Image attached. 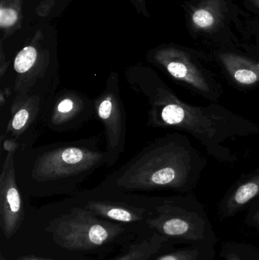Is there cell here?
<instances>
[{
    "label": "cell",
    "mask_w": 259,
    "mask_h": 260,
    "mask_svg": "<svg viewBox=\"0 0 259 260\" xmlns=\"http://www.w3.org/2000/svg\"><path fill=\"white\" fill-rule=\"evenodd\" d=\"M125 77L129 88L147 101V126L187 133L220 163L233 167L238 160L227 145L228 142L259 136L258 124L222 105L211 103L199 106L182 100L149 67H129Z\"/></svg>",
    "instance_id": "6da1fadb"
},
{
    "label": "cell",
    "mask_w": 259,
    "mask_h": 260,
    "mask_svg": "<svg viewBox=\"0 0 259 260\" xmlns=\"http://www.w3.org/2000/svg\"><path fill=\"white\" fill-rule=\"evenodd\" d=\"M207 165L206 157L189 136L174 132L149 142L99 186L126 193L170 190L192 194Z\"/></svg>",
    "instance_id": "7a4b0ae2"
},
{
    "label": "cell",
    "mask_w": 259,
    "mask_h": 260,
    "mask_svg": "<svg viewBox=\"0 0 259 260\" xmlns=\"http://www.w3.org/2000/svg\"><path fill=\"white\" fill-rule=\"evenodd\" d=\"M100 136L21 148L15 154L21 192L31 197L74 195L81 185L108 162Z\"/></svg>",
    "instance_id": "3957f363"
},
{
    "label": "cell",
    "mask_w": 259,
    "mask_h": 260,
    "mask_svg": "<svg viewBox=\"0 0 259 260\" xmlns=\"http://www.w3.org/2000/svg\"><path fill=\"white\" fill-rule=\"evenodd\" d=\"M145 222L155 233L176 242L212 245L217 243L205 207L192 194L155 197Z\"/></svg>",
    "instance_id": "277c9868"
},
{
    "label": "cell",
    "mask_w": 259,
    "mask_h": 260,
    "mask_svg": "<svg viewBox=\"0 0 259 260\" xmlns=\"http://www.w3.org/2000/svg\"><path fill=\"white\" fill-rule=\"evenodd\" d=\"M46 230L51 234L56 245L78 251L109 245L125 232L121 224L100 218L82 206H72L53 218Z\"/></svg>",
    "instance_id": "5b68a950"
},
{
    "label": "cell",
    "mask_w": 259,
    "mask_h": 260,
    "mask_svg": "<svg viewBox=\"0 0 259 260\" xmlns=\"http://www.w3.org/2000/svg\"><path fill=\"white\" fill-rule=\"evenodd\" d=\"M15 95H40L52 100L60 85L59 64L44 43L41 30L15 56L13 62Z\"/></svg>",
    "instance_id": "8992f818"
},
{
    "label": "cell",
    "mask_w": 259,
    "mask_h": 260,
    "mask_svg": "<svg viewBox=\"0 0 259 260\" xmlns=\"http://www.w3.org/2000/svg\"><path fill=\"white\" fill-rule=\"evenodd\" d=\"M147 60L173 82L211 103L223 96L220 79L190 52L173 45L161 46L147 53Z\"/></svg>",
    "instance_id": "52a82bcc"
},
{
    "label": "cell",
    "mask_w": 259,
    "mask_h": 260,
    "mask_svg": "<svg viewBox=\"0 0 259 260\" xmlns=\"http://www.w3.org/2000/svg\"><path fill=\"white\" fill-rule=\"evenodd\" d=\"M95 114L104 129L106 150L108 155L106 167L114 166L123 154L126 145V116L120 92L119 74L112 71L108 76L104 89L94 99Z\"/></svg>",
    "instance_id": "ba28073f"
},
{
    "label": "cell",
    "mask_w": 259,
    "mask_h": 260,
    "mask_svg": "<svg viewBox=\"0 0 259 260\" xmlns=\"http://www.w3.org/2000/svg\"><path fill=\"white\" fill-rule=\"evenodd\" d=\"M50 102L40 95H15L10 107V119L1 138L15 139L20 149L33 146L46 128Z\"/></svg>",
    "instance_id": "9c48e42d"
},
{
    "label": "cell",
    "mask_w": 259,
    "mask_h": 260,
    "mask_svg": "<svg viewBox=\"0 0 259 260\" xmlns=\"http://www.w3.org/2000/svg\"><path fill=\"white\" fill-rule=\"evenodd\" d=\"M94 99L74 89L58 90L49 105L46 128L56 133L76 131L92 120Z\"/></svg>",
    "instance_id": "30bf717a"
},
{
    "label": "cell",
    "mask_w": 259,
    "mask_h": 260,
    "mask_svg": "<svg viewBox=\"0 0 259 260\" xmlns=\"http://www.w3.org/2000/svg\"><path fill=\"white\" fill-rule=\"evenodd\" d=\"M15 174V154L8 153L0 173V228L6 239L19 230L24 217V201Z\"/></svg>",
    "instance_id": "8fae6325"
},
{
    "label": "cell",
    "mask_w": 259,
    "mask_h": 260,
    "mask_svg": "<svg viewBox=\"0 0 259 260\" xmlns=\"http://www.w3.org/2000/svg\"><path fill=\"white\" fill-rule=\"evenodd\" d=\"M86 191L93 196V197L85 198V203L82 204V206L92 212L97 216L115 222L136 223L147 219V217L151 215L152 206L155 200V197L152 204L149 207H147L145 206H138L135 203L128 201V200L125 198V192L117 191L120 194L121 199H120L119 195V197H117L115 192L110 189L109 191L115 195L116 199H114L113 197H98L91 190ZM114 191L115 192V190Z\"/></svg>",
    "instance_id": "7c38bea8"
},
{
    "label": "cell",
    "mask_w": 259,
    "mask_h": 260,
    "mask_svg": "<svg viewBox=\"0 0 259 260\" xmlns=\"http://www.w3.org/2000/svg\"><path fill=\"white\" fill-rule=\"evenodd\" d=\"M217 59L233 86L242 91L259 88V61L231 51L220 52Z\"/></svg>",
    "instance_id": "4fadbf2b"
},
{
    "label": "cell",
    "mask_w": 259,
    "mask_h": 260,
    "mask_svg": "<svg viewBox=\"0 0 259 260\" xmlns=\"http://www.w3.org/2000/svg\"><path fill=\"white\" fill-rule=\"evenodd\" d=\"M259 199V168L236 182L223 197L217 212L221 218H229Z\"/></svg>",
    "instance_id": "5bb4252c"
},
{
    "label": "cell",
    "mask_w": 259,
    "mask_h": 260,
    "mask_svg": "<svg viewBox=\"0 0 259 260\" xmlns=\"http://www.w3.org/2000/svg\"><path fill=\"white\" fill-rule=\"evenodd\" d=\"M226 9L224 0H202L192 11L193 30L204 33L215 31L225 19Z\"/></svg>",
    "instance_id": "9a60e30c"
},
{
    "label": "cell",
    "mask_w": 259,
    "mask_h": 260,
    "mask_svg": "<svg viewBox=\"0 0 259 260\" xmlns=\"http://www.w3.org/2000/svg\"><path fill=\"white\" fill-rule=\"evenodd\" d=\"M171 240L154 233L150 238L132 244L124 254L113 260H147L159 253Z\"/></svg>",
    "instance_id": "2e32d148"
},
{
    "label": "cell",
    "mask_w": 259,
    "mask_h": 260,
    "mask_svg": "<svg viewBox=\"0 0 259 260\" xmlns=\"http://www.w3.org/2000/svg\"><path fill=\"white\" fill-rule=\"evenodd\" d=\"M24 0H0V28L2 42L19 30L22 23Z\"/></svg>",
    "instance_id": "e0dca14e"
},
{
    "label": "cell",
    "mask_w": 259,
    "mask_h": 260,
    "mask_svg": "<svg viewBox=\"0 0 259 260\" xmlns=\"http://www.w3.org/2000/svg\"><path fill=\"white\" fill-rule=\"evenodd\" d=\"M214 255V245L212 244H188L183 248L162 255L155 260H213Z\"/></svg>",
    "instance_id": "ac0fdd59"
},
{
    "label": "cell",
    "mask_w": 259,
    "mask_h": 260,
    "mask_svg": "<svg viewBox=\"0 0 259 260\" xmlns=\"http://www.w3.org/2000/svg\"><path fill=\"white\" fill-rule=\"evenodd\" d=\"M219 255L223 260H259V248L246 243L226 241Z\"/></svg>",
    "instance_id": "d6986e66"
},
{
    "label": "cell",
    "mask_w": 259,
    "mask_h": 260,
    "mask_svg": "<svg viewBox=\"0 0 259 260\" xmlns=\"http://www.w3.org/2000/svg\"><path fill=\"white\" fill-rule=\"evenodd\" d=\"M246 224L249 227L259 229V199L249 206L246 215Z\"/></svg>",
    "instance_id": "ffe728a7"
},
{
    "label": "cell",
    "mask_w": 259,
    "mask_h": 260,
    "mask_svg": "<svg viewBox=\"0 0 259 260\" xmlns=\"http://www.w3.org/2000/svg\"><path fill=\"white\" fill-rule=\"evenodd\" d=\"M2 150L6 154L13 153L15 154L21 148L19 143L15 139L10 138H1Z\"/></svg>",
    "instance_id": "44dd1931"
},
{
    "label": "cell",
    "mask_w": 259,
    "mask_h": 260,
    "mask_svg": "<svg viewBox=\"0 0 259 260\" xmlns=\"http://www.w3.org/2000/svg\"><path fill=\"white\" fill-rule=\"evenodd\" d=\"M3 43L0 41V77L3 78L9 69L10 62L6 59V55L3 51Z\"/></svg>",
    "instance_id": "7402d4cb"
},
{
    "label": "cell",
    "mask_w": 259,
    "mask_h": 260,
    "mask_svg": "<svg viewBox=\"0 0 259 260\" xmlns=\"http://www.w3.org/2000/svg\"><path fill=\"white\" fill-rule=\"evenodd\" d=\"M136 9L137 12L146 17H149V13L146 7V0H129Z\"/></svg>",
    "instance_id": "603a6c76"
},
{
    "label": "cell",
    "mask_w": 259,
    "mask_h": 260,
    "mask_svg": "<svg viewBox=\"0 0 259 260\" xmlns=\"http://www.w3.org/2000/svg\"><path fill=\"white\" fill-rule=\"evenodd\" d=\"M53 6V2L52 0H43L38 9V12L40 15L45 16L51 10Z\"/></svg>",
    "instance_id": "cb8c5ba5"
},
{
    "label": "cell",
    "mask_w": 259,
    "mask_h": 260,
    "mask_svg": "<svg viewBox=\"0 0 259 260\" xmlns=\"http://www.w3.org/2000/svg\"><path fill=\"white\" fill-rule=\"evenodd\" d=\"M12 94V90L9 87L3 88L0 92V106L3 108L6 104V101L9 99V96Z\"/></svg>",
    "instance_id": "d4e9b609"
},
{
    "label": "cell",
    "mask_w": 259,
    "mask_h": 260,
    "mask_svg": "<svg viewBox=\"0 0 259 260\" xmlns=\"http://www.w3.org/2000/svg\"><path fill=\"white\" fill-rule=\"evenodd\" d=\"M16 260H55L48 259V258L41 257V256H33V255H27V256H23L18 258Z\"/></svg>",
    "instance_id": "484cf974"
},
{
    "label": "cell",
    "mask_w": 259,
    "mask_h": 260,
    "mask_svg": "<svg viewBox=\"0 0 259 260\" xmlns=\"http://www.w3.org/2000/svg\"><path fill=\"white\" fill-rule=\"evenodd\" d=\"M249 2H251L255 7L258 8L259 9V0H249Z\"/></svg>",
    "instance_id": "4316f807"
},
{
    "label": "cell",
    "mask_w": 259,
    "mask_h": 260,
    "mask_svg": "<svg viewBox=\"0 0 259 260\" xmlns=\"http://www.w3.org/2000/svg\"><path fill=\"white\" fill-rule=\"evenodd\" d=\"M0 260H7L4 257L3 254L0 255Z\"/></svg>",
    "instance_id": "83f0119b"
}]
</instances>
